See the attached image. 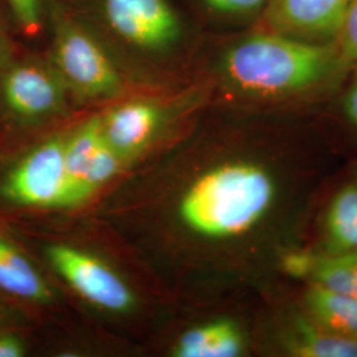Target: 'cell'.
<instances>
[{
    "label": "cell",
    "instance_id": "9a60e30c",
    "mask_svg": "<svg viewBox=\"0 0 357 357\" xmlns=\"http://www.w3.org/2000/svg\"><path fill=\"white\" fill-rule=\"evenodd\" d=\"M0 290L33 305L52 302L51 287L17 246L0 236Z\"/></svg>",
    "mask_w": 357,
    "mask_h": 357
},
{
    "label": "cell",
    "instance_id": "5bb4252c",
    "mask_svg": "<svg viewBox=\"0 0 357 357\" xmlns=\"http://www.w3.org/2000/svg\"><path fill=\"white\" fill-rule=\"evenodd\" d=\"M246 347V335L236 320L217 318L183 332L171 352L175 357H238Z\"/></svg>",
    "mask_w": 357,
    "mask_h": 357
},
{
    "label": "cell",
    "instance_id": "7402d4cb",
    "mask_svg": "<svg viewBox=\"0 0 357 357\" xmlns=\"http://www.w3.org/2000/svg\"><path fill=\"white\" fill-rule=\"evenodd\" d=\"M11 61H13L11 47H10V43L7 40V36L3 31V28L0 26V73Z\"/></svg>",
    "mask_w": 357,
    "mask_h": 357
},
{
    "label": "cell",
    "instance_id": "7c38bea8",
    "mask_svg": "<svg viewBox=\"0 0 357 357\" xmlns=\"http://www.w3.org/2000/svg\"><path fill=\"white\" fill-rule=\"evenodd\" d=\"M277 344L282 355L291 357H357V340L328 331L301 307L281 320Z\"/></svg>",
    "mask_w": 357,
    "mask_h": 357
},
{
    "label": "cell",
    "instance_id": "3957f363",
    "mask_svg": "<svg viewBox=\"0 0 357 357\" xmlns=\"http://www.w3.org/2000/svg\"><path fill=\"white\" fill-rule=\"evenodd\" d=\"M51 64L81 101L109 100L123 89L121 73L102 45L70 20L56 23Z\"/></svg>",
    "mask_w": 357,
    "mask_h": 357
},
{
    "label": "cell",
    "instance_id": "4fadbf2b",
    "mask_svg": "<svg viewBox=\"0 0 357 357\" xmlns=\"http://www.w3.org/2000/svg\"><path fill=\"white\" fill-rule=\"evenodd\" d=\"M326 252H357V167L335 188L319 218V243Z\"/></svg>",
    "mask_w": 357,
    "mask_h": 357
},
{
    "label": "cell",
    "instance_id": "8fae6325",
    "mask_svg": "<svg viewBox=\"0 0 357 357\" xmlns=\"http://www.w3.org/2000/svg\"><path fill=\"white\" fill-rule=\"evenodd\" d=\"M107 144L125 162L142 151L163 121L162 109L149 101H131L113 107L100 116Z\"/></svg>",
    "mask_w": 357,
    "mask_h": 357
},
{
    "label": "cell",
    "instance_id": "ac0fdd59",
    "mask_svg": "<svg viewBox=\"0 0 357 357\" xmlns=\"http://www.w3.org/2000/svg\"><path fill=\"white\" fill-rule=\"evenodd\" d=\"M206 8L228 16H252L262 13L268 0H200Z\"/></svg>",
    "mask_w": 357,
    "mask_h": 357
},
{
    "label": "cell",
    "instance_id": "30bf717a",
    "mask_svg": "<svg viewBox=\"0 0 357 357\" xmlns=\"http://www.w3.org/2000/svg\"><path fill=\"white\" fill-rule=\"evenodd\" d=\"M283 274L333 293L357 298V252H326L295 246L278 259Z\"/></svg>",
    "mask_w": 357,
    "mask_h": 357
},
{
    "label": "cell",
    "instance_id": "9c48e42d",
    "mask_svg": "<svg viewBox=\"0 0 357 357\" xmlns=\"http://www.w3.org/2000/svg\"><path fill=\"white\" fill-rule=\"evenodd\" d=\"M349 0H268L262 28L311 43H333Z\"/></svg>",
    "mask_w": 357,
    "mask_h": 357
},
{
    "label": "cell",
    "instance_id": "603a6c76",
    "mask_svg": "<svg viewBox=\"0 0 357 357\" xmlns=\"http://www.w3.org/2000/svg\"><path fill=\"white\" fill-rule=\"evenodd\" d=\"M3 319H4V306L0 302V323L3 321Z\"/></svg>",
    "mask_w": 357,
    "mask_h": 357
},
{
    "label": "cell",
    "instance_id": "7a4b0ae2",
    "mask_svg": "<svg viewBox=\"0 0 357 357\" xmlns=\"http://www.w3.org/2000/svg\"><path fill=\"white\" fill-rule=\"evenodd\" d=\"M352 66L336 43H311L261 28L230 44L220 75L236 94L258 102L303 101L336 85Z\"/></svg>",
    "mask_w": 357,
    "mask_h": 357
},
{
    "label": "cell",
    "instance_id": "e0dca14e",
    "mask_svg": "<svg viewBox=\"0 0 357 357\" xmlns=\"http://www.w3.org/2000/svg\"><path fill=\"white\" fill-rule=\"evenodd\" d=\"M335 43L351 66L357 65V0H349Z\"/></svg>",
    "mask_w": 357,
    "mask_h": 357
},
{
    "label": "cell",
    "instance_id": "5b68a950",
    "mask_svg": "<svg viewBox=\"0 0 357 357\" xmlns=\"http://www.w3.org/2000/svg\"><path fill=\"white\" fill-rule=\"evenodd\" d=\"M52 268L90 305L110 312H128L135 295L125 280L96 255L66 243L47 248Z\"/></svg>",
    "mask_w": 357,
    "mask_h": 357
},
{
    "label": "cell",
    "instance_id": "2e32d148",
    "mask_svg": "<svg viewBox=\"0 0 357 357\" xmlns=\"http://www.w3.org/2000/svg\"><path fill=\"white\" fill-rule=\"evenodd\" d=\"M299 307L326 330L357 340V298L305 286Z\"/></svg>",
    "mask_w": 357,
    "mask_h": 357
},
{
    "label": "cell",
    "instance_id": "44dd1931",
    "mask_svg": "<svg viewBox=\"0 0 357 357\" xmlns=\"http://www.w3.org/2000/svg\"><path fill=\"white\" fill-rule=\"evenodd\" d=\"M26 354V345L19 336L0 332V357H22Z\"/></svg>",
    "mask_w": 357,
    "mask_h": 357
},
{
    "label": "cell",
    "instance_id": "6da1fadb",
    "mask_svg": "<svg viewBox=\"0 0 357 357\" xmlns=\"http://www.w3.org/2000/svg\"><path fill=\"white\" fill-rule=\"evenodd\" d=\"M306 151L281 146L205 167L178 196L180 225L203 243L222 245L268 233L286 250L293 249L290 234L317 172Z\"/></svg>",
    "mask_w": 357,
    "mask_h": 357
},
{
    "label": "cell",
    "instance_id": "d6986e66",
    "mask_svg": "<svg viewBox=\"0 0 357 357\" xmlns=\"http://www.w3.org/2000/svg\"><path fill=\"white\" fill-rule=\"evenodd\" d=\"M17 23L26 32H35L41 22V0H7Z\"/></svg>",
    "mask_w": 357,
    "mask_h": 357
},
{
    "label": "cell",
    "instance_id": "8992f818",
    "mask_svg": "<svg viewBox=\"0 0 357 357\" xmlns=\"http://www.w3.org/2000/svg\"><path fill=\"white\" fill-rule=\"evenodd\" d=\"M69 91L52 64L11 61L0 73V96L20 122H38L64 112Z\"/></svg>",
    "mask_w": 357,
    "mask_h": 357
},
{
    "label": "cell",
    "instance_id": "ba28073f",
    "mask_svg": "<svg viewBox=\"0 0 357 357\" xmlns=\"http://www.w3.org/2000/svg\"><path fill=\"white\" fill-rule=\"evenodd\" d=\"M65 163L72 185V204L77 206L114 178L123 160L105 141L100 116H96L65 138Z\"/></svg>",
    "mask_w": 357,
    "mask_h": 357
},
{
    "label": "cell",
    "instance_id": "ffe728a7",
    "mask_svg": "<svg viewBox=\"0 0 357 357\" xmlns=\"http://www.w3.org/2000/svg\"><path fill=\"white\" fill-rule=\"evenodd\" d=\"M354 75L349 78L342 98V112L347 122L357 131V65Z\"/></svg>",
    "mask_w": 357,
    "mask_h": 357
},
{
    "label": "cell",
    "instance_id": "277c9868",
    "mask_svg": "<svg viewBox=\"0 0 357 357\" xmlns=\"http://www.w3.org/2000/svg\"><path fill=\"white\" fill-rule=\"evenodd\" d=\"M0 196L23 208H73L65 138L53 137L23 155L1 180Z\"/></svg>",
    "mask_w": 357,
    "mask_h": 357
},
{
    "label": "cell",
    "instance_id": "52a82bcc",
    "mask_svg": "<svg viewBox=\"0 0 357 357\" xmlns=\"http://www.w3.org/2000/svg\"><path fill=\"white\" fill-rule=\"evenodd\" d=\"M102 13L116 36L143 51H167L183 33L168 0H102Z\"/></svg>",
    "mask_w": 357,
    "mask_h": 357
}]
</instances>
